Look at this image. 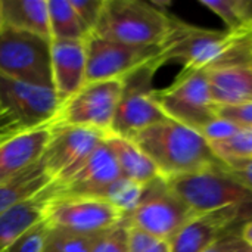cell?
Instances as JSON below:
<instances>
[{
    "label": "cell",
    "mask_w": 252,
    "mask_h": 252,
    "mask_svg": "<svg viewBox=\"0 0 252 252\" xmlns=\"http://www.w3.org/2000/svg\"><path fill=\"white\" fill-rule=\"evenodd\" d=\"M130 140L149 157L159 174L167 180L226 167L199 131L173 120L151 126L136 133Z\"/></svg>",
    "instance_id": "6da1fadb"
},
{
    "label": "cell",
    "mask_w": 252,
    "mask_h": 252,
    "mask_svg": "<svg viewBox=\"0 0 252 252\" xmlns=\"http://www.w3.org/2000/svg\"><path fill=\"white\" fill-rule=\"evenodd\" d=\"M176 19V16L161 9L158 3L105 0L93 32L126 44L162 47L174 28Z\"/></svg>",
    "instance_id": "7a4b0ae2"
},
{
    "label": "cell",
    "mask_w": 252,
    "mask_h": 252,
    "mask_svg": "<svg viewBox=\"0 0 252 252\" xmlns=\"http://www.w3.org/2000/svg\"><path fill=\"white\" fill-rule=\"evenodd\" d=\"M251 35L201 28L176 19L170 37L161 47L159 59L162 63L179 61L185 71L207 69L224 62Z\"/></svg>",
    "instance_id": "3957f363"
},
{
    "label": "cell",
    "mask_w": 252,
    "mask_h": 252,
    "mask_svg": "<svg viewBox=\"0 0 252 252\" xmlns=\"http://www.w3.org/2000/svg\"><path fill=\"white\" fill-rule=\"evenodd\" d=\"M154 100L173 121L202 131L219 120V108L214 105L208 87V68L182 71L174 83L165 89L154 90Z\"/></svg>",
    "instance_id": "277c9868"
},
{
    "label": "cell",
    "mask_w": 252,
    "mask_h": 252,
    "mask_svg": "<svg viewBox=\"0 0 252 252\" xmlns=\"http://www.w3.org/2000/svg\"><path fill=\"white\" fill-rule=\"evenodd\" d=\"M168 185L195 216L252 205V190L232 177L226 167L179 176L170 179Z\"/></svg>",
    "instance_id": "5b68a950"
},
{
    "label": "cell",
    "mask_w": 252,
    "mask_h": 252,
    "mask_svg": "<svg viewBox=\"0 0 252 252\" xmlns=\"http://www.w3.org/2000/svg\"><path fill=\"white\" fill-rule=\"evenodd\" d=\"M0 75L53 89L52 40L3 27L0 30Z\"/></svg>",
    "instance_id": "8992f818"
},
{
    "label": "cell",
    "mask_w": 252,
    "mask_h": 252,
    "mask_svg": "<svg viewBox=\"0 0 252 252\" xmlns=\"http://www.w3.org/2000/svg\"><path fill=\"white\" fill-rule=\"evenodd\" d=\"M161 65L164 63L158 56L123 78L124 89L114 117L111 134L130 139L151 126L170 120L152 96V81Z\"/></svg>",
    "instance_id": "52a82bcc"
},
{
    "label": "cell",
    "mask_w": 252,
    "mask_h": 252,
    "mask_svg": "<svg viewBox=\"0 0 252 252\" xmlns=\"http://www.w3.org/2000/svg\"><path fill=\"white\" fill-rule=\"evenodd\" d=\"M43 220L50 229L94 235L123 223L126 216L102 198L61 193L55 185V190L46 202Z\"/></svg>",
    "instance_id": "ba28073f"
},
{
    "label": "cell",
    "mask_w": 252,
    "mask_h": 252,
    "mask_svg": "<svg viewBox=\"0 0 252 252\" xmlns=\"http://www.w3.org/2000/svg\"><path fill=\"white\" fill-rule=\"evenodd\" d=\"M193 216L189 207L170 188L168 180L158 177L143 186L136 208L126 219L130 227L170 244Z\"/></svg>",
    "instance_id": "9c48e42d"
},
{
    "label": "cell",
    "mask_w": 252,
    "mask_h": 252,
    "mask_svg": "<svg viewBox=\"0 0 252 252\" xmlns=\"http://www.w3.org/2000/svg\"><path fill=\"white\" fill-rule=\"evenodd\" d=\"M123 89V80L86 83L78 93L62 103L53 124L87 127L109 134Z\"/></svg>",
    "instance_id": "30bf717a"
},
{
    "label": "cell",
    "mask_w": 252,
    "mask_h": 252,
    "mask_svg": "<svg viewBox=\"0 0 252 252\" xmlns=\"http://www.w3.org/2000/svg\"><path fill=\"white\" fill-rule=\"evenodd\" d=\"M61 106L55 89L0 75V111L22 131L52 126Z\"/></svg>",
    "instance_id": "8fae6325"
},
{
    "label": "cell",
    "mask_w": 252,
    "mask_h": 252,
    "mask_svg": "<svg viewBox=\"0 0 252 252\" xmlns=\"http://www.w3.org/2000/svg\"><path fill=\"white\" fill-rule=\"evenodd\" d=\"M106 133L99 130L52 124L50 139L43 152L41 164L55 185L66 182L102 145L106 139Z\"/></svg>",
    "instance_id": "7c38bea8"
},
{
    "label": "cell",
    "mask_w": 252,
    "mask_h": 252,
    "mask_svg": "<svg viewBox=\"0 0 252 252\" xmlns=\"http://www.w3.org/2000/svg\"><path fill=\"white\" fill-rule=\"evenodd\" d=\"M159 55L161 47L126 44L92 32L86 40V83L123 80Z\"/></svg>",
    "instance_id": "4fadbf2b"
},
{
    "label": "cell",
    "mask_w": 252,
    "mask_h": 252,
    "mask_svg": "<svg viewBox=\"0 0 252 252\" xmlns=\"http://www.w3.org/2000/svg\"><path fill=\"white\" fill-rule=\"evenodd\" d=\"M252 221L251 207H230L193 216L171 239V252H204L220 239L241 233Z\"/></svg>",
    "instance_id": "5bb4252c"
},
{
    "label": "cell",
    "mask_w": 252,
    "mask_h": 252,
    "mask_svg": "<svg viewBox=\"0 0 252 252\" xmlns=\"http://www.w3.org/2000/svg\"><path fill=\"white\" fill-rule=\"evenodd\" d=\"M121 176L114 152L106 142L99 145L87 161L62 185H56L61 193L102 198L105 190Z\"/></svg>",
    "instance_id": "9a60e30c"
},
{
    "label": "cell",
    "mask_w": 252,
    "mask_h": 252,
    "mask_svg": "<svg viewBox=\"0 0 252 252\" xmlns=\"http://www.w3.org/2000/svg\"><path fill=\"white\" fill-rule=\"evenodd\" d=\"M86 40H52L53 89L62 103L86 84Z\"/></svg>",
    "instance_id": "2e32d148"
},
{
    "label": "cell",
    "mask_w": 252,
    "mask_h": 252,
    "mask_svg": "<svg viewBox=\"0 0 252 252\" xmlns=\"http://www.w3.org/2000/svg\"><path fill=\"white\" fill-rule=\"evenodd\" d=\"M208 87L217 108L252 103V68L239 59L210 66Z\"/></svg>",
    "instance_id": "e0dca14e"
},
{
    "label": "cell",
    "mask_w": 252,
    "mask_h": 252,
    "mask_svg": "<svg viewBox=\"0 0 252 252\" xmlns=\"http://www.w3.org/2000/svg\"><path fill=\"white\" fill-rule=\"evenodd\" d=\"M52 126L19 131L0 143V185L38 162L50 139Z\"/></svg>",
    "instance_id": "ac0fdd59"
},
{
    "label": "cell",
    "mask_w": 252,
    "mask_h": 252,
    "mask_svg": "<svg viewBox=\"0 0 252 252\" xmlns=\"http://www.w3.org/2000/svg\"><path fill=\"white\" fill-rule=\"evenodd\" d=\"M53 190L55 183H52L40 195L0 214V252L4 251L28 229L43 220L46 202L52 196Z\"/></svg>",
    "instance_id": "d6986e66"
},
{
    "label": "cell",
    "mask_w": 252,
    "mask_h": 252,
    "mask_svg": "<svg viewBox=\"0 0 252 252\" xmlns=\"http://www.w3.org/2000/svg\"><path fill=\"white\" fill-rule=\"evenodd\" d=\"M105 142L114 152L123 177L133 180L142 186L151 183L158 177H162L149 157L133 140L109 133Z\"/></svg>",
    "instance_id": "ffe728a7"
},
{
    "label": "cell",
    "mask_w": 252,
    "mask_h": 252,
    "mask_svg": "<svg viewBox=\"0 0 252 252\" xmlns=\"http://www.w3.org/2000/svg\"><path fill=\"white\" fill-rule=\"evenodd\" d=\"M3 27L52 40L47 0H1Z\"/></svg>",
    "instance_id": "44dd1931"
},
{
    "label": "cell",
    "mask_w": 252,
    "mask_h": 252,
    "mask_svg": "<svg viewBox=\"0 0 252 252\" xmlns=\"http://www.w3.org/2000/svg\"><path fill=\"white\" fill-rule=\"evenodd\" d=\"M52 183L53 180L40 159L24 173L0 185V214L40 195Z\"/></svg>",
    "instance_id": "7402d4cb"
},
{
    "label": "cell",
    "mask_w": 252,
    "mask_h": 252,
    "mask_svg": "<svg viewBox=\"0 0 252 252\" xmlns=\"http://www.w3.org/2000/svg\"><path fill=\"white\" fill-rule=\"evenodd\" d=\"M52 40H87L92 34L69 0H47Z\"/></svg>",
    "instance_id": "603a6c76"
},
{
    "label": "cell",
    "mask_w": 252,
    "mask_h": 252,
    "mask_svg": "<svg viewBox=\"0 0 252 252\" xmlns=\"http://www.w3.org/2000/svg\"><path fill=\"white\" fill-rule=\"evenodd\" d=\"M201 4L220 16L227 31L235 34H252L250 0H201Z\"/></svg>",
    "instance_id": "cb8c5ba5"
},
{
    "label": "cell",
    "mask_w": 252,
    "mask_h": 252,
    "mask_svg": "<svg viewBox=\"0 0 252 252\" xmlns=\"http://www.w3.org/2000/svg\"><path fill=\"white\" fill-rule=\"evenodd\" d=\"M210 145L224 165L252 159V127H242L233 136L211 142Z\"/></svg>",
    "instance_id": "d4e9b609"
},
{
    "label": "cell",
    "mask_w": 252,
    "mask_h": 252,
    "mask_svg": "<svg viewBox=\"0 0 252 252\" xmlns=\"http://www.w3.org/2000/svg\"><path fill=\"white\" fill-rule=\"evenodd\" d=\"M100 233L80 235L62 229H49L43 252H92Z\"/></svg>",
    "instance_id": "484cf974"
},
{
    "label": "cell",
    "mask_w": 252,
    "mask_h": 252,
    "mask_svg": "<svg viewBox=\"0 0 252 252\" xmlns=\"http://www.w3.org/2000/svg\"><path fill=\"white\" fill-rule=\"evenodd\" d=\"M143 192V186L128 180L126 177H120L115 183H112L105 193L102 195V199L112 204L115 208H118L126 217H128L133 210L136 208L140 196Z\"/></svg>",
    "instance_id": "4316f807"
},
{
    "label": "cell",
    "mask_w": 252,
    "mask_h": 252,
    "mask_svg": "<svg viewBox=\"0 0 252 252\" xmlns=\"http://www.w3.org/2000/svg\"><path fill=\"white\" fill-rule=\"evenodd\" d=\"M92 252H128V221L127 219L115 227L99 235Z\"/></svg>",
    "instance_id": "83f0119b"
},
{
    "label": "cell",
    "mask_w": 252,
    "mask_h": 252,
    "mask_svg": "<svg viewBox=\"0 0 252 252\" xmlns=\"http://www.w3.org/2000/svg\"><path fill=\"white\" fill-rule=\"evenodd\" d=\"M49 226L44 220L28 229L22 236L12 242L3 252H43L46 238L49 233Z\"/></svg>",
    "instance_id": "f1b7e54d"
},
{
    "label": "cell",
    "mask_w": 252,
    "mask_h": 252,
    "mask_svg": "<svg viewBox=\"0 0 252 252\" xmlns=\"http://www.w3.org/2000/svg\"><path fill=\"white\" fill-rule=\"evenodd\" d=\"M128 252H171L170 244L128 226Z\"/></svg>",
    "instance_id": "f546056e"
},
{
    "label": "cell",
    "mask_w": 252,
    "mask_h": 252,
    "mask_svg": "<svg viewBox=\"0 0 252 252\" xmlns=\"http://www.w3.org/2000/svg\"><path fill=\"white\" fill-rule=\"evenodd\" d=\"M69 3L83 21V24L87 27V30L93 32L100 18L105 0H69Z\"/></svg>",
    "instance_id": "4dcf8cb0"
},
{
    "label": "cell",
    "mask_w": 252,
    "mask_h": 252,
    "mask_svg": "<svg viewBox=\"0 0 252 252\" xmlns=\"http://www.w3.org/2000/svg\"><path fill=\"white\" fill-rule=\"evenodd\" d=\"M219 118L233 123L239 127H252V103L219 108Z\"/></svg>",
    "instance_id": "1f68e13d"
},
{
    "label": "cell",
    "mask_w": 252,
    "mask_h": 252,
    "mask_svg": "<svg viewBox=\"0 0 252 252\" xmlns=\"http://www.w3.org/2000/svg\"><path fill=\"white\" fill-rule=\"evenodd\" d=\"M204 252H252V248L244 241L241 233H233L220 239Z\"/></svg>",
    "instance_id": "d6a6232c"
},
{
    "label": "cell",
    "mask_w": 252,
    "mask_h": 252,
    "mask_svg": "<svg viewBox=\"0 0 252 252\" xmlns=\"http://www.w3.org/2000/svg\"><path fill=\"white\" fill-rule=\"evenodd\" d=\"M226 171L245 188L252 190V159L238 162L233 165H226Z\"/></svg>",
    "instance_id": "836d02e7"
},
{
    "label": "cell",
    "mask_w": 252,
    "mask_h": 252,
    "mask_svg": "<svg viewBox=\"0 0 252 252\" xmlns=\"http://www.w3.org/2000/svg\"><path fill=\"white\" fill-rule=\"evenodd\" d=\"M19 131H22L6 114H3L0 111V143L7 140L9 137L18 134Z\"/></svg>",
    "instance_id": "e575fe53"
},
{
    "label": "cell",
    "mask_w": 252,
    "mask_h": 252,
    "mask_svg": "<svg viewBox=\"0 0 252 252\" xmlns=\"http://www.w3.org/2000/svg\"><path fill=\"white\" fill-rule=\"evenodd\" d=\"M235 59H239V61L247 62V63L252 68V35L242 43V46H241V49L238 50Z\"/></svg>",
    "instance_id": "d590c367"
},
{
    "label": "cell",
    "mask_w": 252,
    "mask_h": 252,
    "mask_svg": "<svg viewBox=\"0 0 252 252\" xmlns=\"http://www.w3.org/2000/svg\"><path fill=\"white\" fill-rule=\"evenodd\" d=\"M241 236L244 238V241L252 248V221L244 226V229L241 230Z\"/></svg>",
    "instance_id": "8d00e7d4"
},
{
    "label": "cell",
    "mask_w": 252,
    "mask_h": 252,
    "mask_svg": "<svg viewBox=\"0 0 252 252\" xmlns=\"http://www.w3.org/2000/svg\"><path fill=\"white\" fill-rule=\"evenodd\" d=\"M3 28V13H1V0H0V30Z\"/></svg>",
    "instance_id": "74e56055"
},
{
    "label": "cell",
    "mask_w": 252,
    "mask_h": 252,
    "mask_svg": "<svg viewBox=\"0 0 252 252\" xmlns=\"http://www.w3.org/2000/svg\"><path fill=\"white\" fill-rule=\"evenodd\" d=\"M250 6H251V16H252V0H250Z\"/></svg>",
    "instance_id": "f35d334b"
},
{
    "label": "cell",
    "mask_w": 252,
    "mask_h": 252,
    "mask_svg": "<svg viewBox=\"0 0 252 252\" xmlns=\"http://www.w3.org/2000/svg\"><path fill=\"white\" fill-rule=\"evenodd\" d=\"M1 252H3V251H1Z\"/></svg>",
    "instance_id": "ab89813d"
}]
</instances>
